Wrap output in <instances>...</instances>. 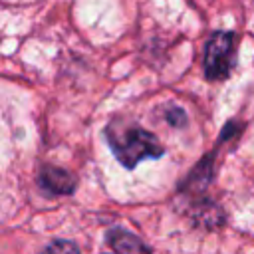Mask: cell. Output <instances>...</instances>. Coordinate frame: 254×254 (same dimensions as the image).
Listing matches in <instances>:
<instances>
[{
	"label": "cell",
	"mask_w": 254,
	"mask_h": 254,
	"mask_svg": "<svg viewBox=\"0 0 254 254\" xmlns=\"http://www.w3.org/2000/svg\"><path fill=\"white\" fill-rule=\"evenodd\" d=\"M167 117H169L171 123H177V125H183L185 123V113L181 109H177V113H169Z\"/></svg>",
	"instance_id": "8992f818"
},
{
	"label": "cell",
	"mask_w": 254,
	"mask_h": 254,
	"mask_svg": "<svg viewBox=\"0 0 254 254\" xmlns=\"http://www.w3.org/2000/svg\"><path fill=\"white\" fill-rule=\"evenodd\" d=\"M234 62V34L216 32L204 52V73L208 79H226Z\"/></svg>",
	"instance_id": "7a4b0ae2"
},
{
	"label": "cell",
	"mask_w": 254,
	"mask_h": 254,
	"mask_svg": "<svg viewBox=\"0 0 254 254\" xmlns=\"http://www.w3.org/2000/svg\"><path fill=\"white\" fill-rule=\"evenodd\" d=\"M105 135L117 161L127 169H133L143 159H157L165 153L161 141L153 133L135 125L127 129H117L109 125Z\"/></svg>",
	"instance_id": "6da1fadb"
},
{
	"label": "cell",
	"mask_w": 254,
	"mask_h": 254,
	"mask_svg": "<svg viewBox=\"0 0 254 254\" xmlns=\"http://www.w3.org/2000/svg\"><path fill=\"white\" fill-rule=\"evenodd\" d=\"M48 250H75V244L69 242H54L48 246Z\"/></svg>",
	"instance_id": "5b68a950"
},
{
	"label": "cell",
	"mask_w": 254,
	"mask_h": 254,
	"mask_svg": "<svg viewBox=\"0 0 254 254\" xmlns=\"http://www.w3.org/2000/svg\"><path fill=\"white\" fill-rule=\"evenodd\" d=\"M40 183L44 189H48L50 192H56V194H69L75 189V177L69 171H65L62 167H52V165L42 169Z\"/></svg>",
	"instance_id": "3957f363"
},
{
	"label": "cell",
	"mask_w": 254,
	"mask_h": 254,
	"mask_svg": "<svg viewBox=\"0 0 254 254\" xmlns=\"http://www.w3.org/2000/svg\"><path fill=\"white\" fill-rule=\"evenodd\" d=\"M107 242L117 252H143V250H149L137 236H133L131 232H127L123 228H111L107 232Z\"/></svg>",
	"instance_id": "277c9868"
}]
</instances>
